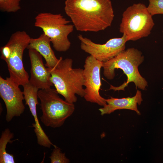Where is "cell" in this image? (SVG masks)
Listing matches in <instances>:
<instances>
[{
	"label": "cell",
	"mask_w": 163,
	"mask_h": 163,
	"mask_svg": "<svg viewBox=\"0 0 163 163\" xmlns=\"http://www.w3.org/2000/svg\"><path fill=\"white\" fill-rule=\"evenodd\" d=\"M64 9L76 29L82 32L104 30L114 17L110 0H66Z\"/></svg>",
	"instance_id": "obj_1"
},
{
	"label": "cell",
	"mask_w": 163,
	"mask_h": 163,
	"mask_svg": "<svg viewBox=\"0 0 163 163\" xmlns=\"http://www.w3.org/2000/svg\"><path fill=\"white\" fill-rule=\"evenodd\" d=\"M144 60V57L141 51L132 47L122 52L117 56L105 62H103V75L108 80L113 79L115 76L116 69H122L127 77L126 82L120 86L112 85L109 90L114 91L125 90V88L131 82H133L136 88L145 90L148 86V82L140 75L139 66Z\"/></svg>",
	"instance_id": "obj_2"
},
{
	"label": "cell",
	"mask_w": 163,
	"mask_h": 163,
	"mask_svg": "<svg viewBox=\"0 0 163 163\" xmlns=\"http://www.w3.org/2000/svg\"><path fill=\"white\" fill-rule=\"evenodd\" d=\"M73 60L70 58L63 59L60 57L53 68H47L51 75V80L59 94L65 100L74 103L77 100L76 94L84 97L85 92L83 69L72 68Z\"/></svg>",
	"instance_id": "obj_3"
},
{
	"label": "cell",
	"mask_w": 163,
	"mask_h": 163,
	"mask_svg": "<svg viewBox=\"0 0 163 163\" xmlns=\"http://www.w3.org/2000/svg\"><path fill=\"white\" fill-rule=\"evenodd\" d=\"M31 37L24 31H17L11 36L8 41L0 48L1 58L7 63L10 78L19 85L29 82V76L25 70L23 58Z\"/></svg>",
	"instance_id": "obj_4"
},
{
	"label": "cell",
	"mask_w": 163,
	"mask_h": 163,
	"mask_svg": "<svg viewBox=\"0 0 163 163\" xmlns=\"http://www.w3.org/2000/svg\"><path fill=\"white\" fill-rule=\"evenodd\" d=\"M58 94L56 89L51 88L38 91L42 113L40 119L46 126L53 128L61 126L75 110L74 103L63 100Z\"/></svg>",
	"instance_id": "obj_5"
},
{
	"label": "cell",
	"mask_w": 163,
	"mask_h": 163,
	"mask_svg": "<svg viewBox=\"0 0 163 163\" xmlns=\"http://www.w3.org/2000/svg\"><path fill=\"white\" fill-rule=\"evenodd\" d=\"M34 26L41 28L50 39L55 50L59 52L67 51L71 46L68 38L74 26L60 14L42 12L35 17Z\"/></svg>",
	"instance_id": "obj_6"
},
{
	"label": "cell",
	"mask_w": 163,
	"mask_h": 163,
	"mask_svg": "<svg viewBox=\"0 0 163 163\" xmlns=\"http://www.w3.org/2000/svg\"><path fill=\"white\" fill-rule=\"evenodd\" d=\"M152 16L143 4H134L123 12L120 32L128 41L148 37L155 25Z\"/></svg>",
	"instance_id": "obj_7"
},
{
	"label": "cell",
	"mask_w": 163,
	"mask_h": 163,
	"mask_svg": "<svg viewBox=\"0 0 163 163\" xmlns=\"http://www.w3.org/2000/svg\"><path fill=\"white\" fill-rule=\"evenodd\" d=\"M103 64V62L91 55L86 58L83 69L84 86L85 87L84 97L88 102L103 107L107 103L106 99L102 97L99 93L101 85L100 71Z\"/></svg>",
	"instance_id": "obj_8"
},
{
	"label": "cell",
	"mask_w": 163,
	"mask_h": 163,
	"mask_svg": "<svg viewBox=\"0 0 163 163\" xmlns=\"http://www.w3.org/2000/svg\"><path fill=\"white\" fill-rule=\"evenodd\" d=\"M78 38L80 41L81 49L98 60L103 62L113 58L125 50L128 41L124 35L120 38L110 39L104 44L95 43L82 35Z\"/></svg>",
	"instance_id": "obj_9"
},
{
	"label": "cell",
	"mask_w": 163,
	"mask_h": 163,
	"mask_svg": "<svg viewBox=\"0 0 163 163\" xmlns=\"http://www.w3.org/2000/svg\"><path fill=\"white\" fill-rule=\"evenodd\" d=\"M19 86L10 77L4 79L0 76V96L6 106L5 119L8 122L15 117L20 116L25 110L23 91Z\"/></svg>",
	"instance_id": "obj_10"
},
{
	"label": "cell",
	"mask_w": 163,
	"mask_h": 163,
	"mask_svg": "<svg viewBox=\"0 0 163 163\" xmlns=\"http://www.w3.org/2000/svg\"><path fill=\"white\" fill-rule=\"evenodd\" d=\"M23 93L25 104L29 106L30 112L34 117L35 123L32 124L34 127V130L36 135L37 143L40 145L50 148L54 145L50 141L41 127L38 118L36 110V105L39 103L38 101L39 89L31 84L29 82L23 86Z\"/></svg>",
	"instance_id": "obj_11"
},
{
	"label": "cell",
	"mask_w": 163,
	"mask_h": 163,
	"mask_svg": "<svg viewBox=\"0 0 163 163\" xmlns=\"http://www.w3.org/2000/svg\"><path fill=\"white\" fill-rule=\"evenodd\" d=\"M28 54L31 64L29 82L39 89L51 88L53 85L51 75L43 63L42 56L34 49H29Z\"/></svg>",
	"instance_id": "obj_12"
},
{
	"label": "cell",
	"mask_w": 163,
	"mask_h": 163,
	"mask_svg": "<svg viewBox=\"0 0 163 163\" xmlns=\"http://www.w3.org/2000/svg\"><path fill=\"white\" fill-rule=\"evenodd\" d=\"M106 101L107 104L99 109L101 115L110 114L117 110L123 109L133 110L138 114L140 115L137 105H140L143 100L141 92L139 90H137L136 95L132 97L119 98L111 97L106 99Z\"/></svg>",
	"instance_id": "obj_13"
},
{
	"label": "cell",
	"mask_w": 163,
	"mask_h": 163,
	"mask_svg": "<svg viewBox=\"0 0 163 163\" xmlns=\"http://www.w3.org/2000/svg\"><path fill=\"white\" fill-rule=\"evenodd\" d=\"M49 38L43 33L38 38H31L27 49H34L38 52L46 62V67L49 69L54 67L59 61L52 49Z\"/></svg>",
	"instance_id": "obj_14"
},
{
	"label": "cell",
	"mask_w": 163,
	"mask_h": 163,
	"mask_svg": "<svg viewBox=\"0 0 163 163\" xmlns=\"http://www.w3.org/2000/svg\"><path fill=\"white\" fill-rule=\"evenodd\" d=\"M13 133L7 128L2 133L0 139V163H14V156L7 153L6 145L8 143H12L11 139L14 137Z\"/></svg>",
	"instance_id": "obj_15"
},
{
	"label": "cell",
	"mask_w": 163,
	"mask_h": 163,
	"mask_svg": "<svg viewBox=\"0 0 163 163\" xmlns=\"http://www.w3.org/2000/svg\"><path fill=\"white\" fill-rule=\"evenodd\" d=\"M21 0H0V10L8 13L15 12L21 9Z\"/></svg>",
	"instance_id": "obj_16"
},
{
	"label": "cell",
	"mask_w": 163,
	"mask_h": 163,
	"mask_svg": "<svg viewBox=\"0 0 163 163\" xmlns=\"http://www.w3.org/2000/svg\"><path fill=\"white\" fill-rule=\"evenodd\" d=\"M51 163H69V159L65 156V153H62L58 147H54L51 155L49 157Z\"/></svg>",
	"instance_id": "obj_17"
},
{
	"label": "cell",
	"mask_w": 163,
	"mask_h": 163,
	"mask_svg": "<svg viewBox=\"0 0 163 163\" xmlns=\"http://www.w3.org/2000/svg\"><path fill=\"white\" fill-rule=\"evenodd\" d=\"M147 9L152 16L158 14H163V0H149Z\"/></svg>",
	"instance_id": "obj_18"
},
{
	"label": "cell",
	"mask_w": 163,
	"mask_h": 163,
	"mask_svg": "<svg viewBox=\"0 0 163 163\" xmlns=\"http://www.w3.org/2000/svg\"></svg>",
	"instance_id": "obj_19"
}]
</instances>
